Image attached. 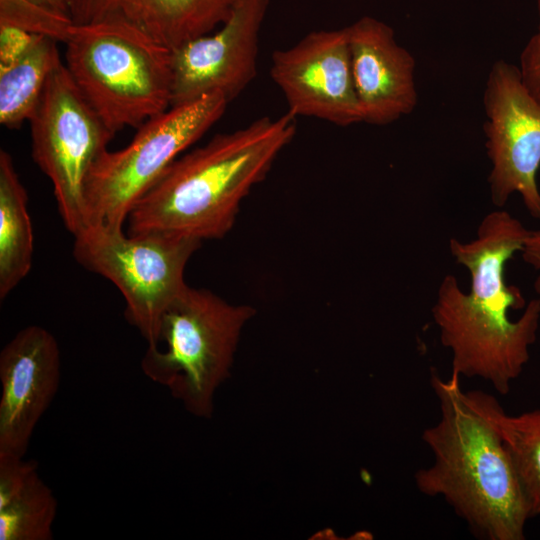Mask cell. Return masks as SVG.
<instances>
[{
	"label": "cell",
	"mask_w": 540,
	"mask_h": 540,
	"mask_svg": "<svg viewBox=\"0 0 540 540\" xmlns=\"http://www.w3.org/2000/svg\"><path fill=\"white\" fill-rule=\"evenodd\" d=\"M36 35L24 30L0 25V68L11 65L30 47Z\"/></svg>",
	"instance_id": "44dd1931"
},
{
	"label": "cell",
	"mask_w": 540,
	"mask_h": 540,
	"mask_svg": "<svg viewBox=\"0 0 540 540\" xmlns=\"http://www.w3.org/2000/svg\"><path fill=\"white\" fill-rule=\"evenodd\" d=\"M431 387L440 418L422 433L433 463L415 473L428 497H441L485 540H523L531 518L497 425L499 402L480 390H462L460 376L432 372Z\"/></svg>",
	"instance_id": "7a4b0ae2"
},
{
	"label": "cell",
	"mask_w": 540,
	"mask_h": 540,
	"mask_svg": "<svg viewBox=\"0 0 540 540\" xmlns=\"http://www.w3.org/2000/svg\"><path fill=\"white\" fill-rule=\"evenodd\" d=\"M362 120L387 125L410 114L418 96L416 62L385 22L364 16L346 27Z\"/></svg>",
	"instance_id": "4fadbf2b"
},
{
	"label": "cell",
	"mask_w": 540,
	"mask_h": 540,
	"mask_svg": "<svg viewBox=\"0 0 540 540\" xmlns=\"http://www.w3.org/2000/svg\"><path fill=\"white\" fill-rule=\"evenodd\" d=\"M497 425L531 518L540 515V409L509 415L499 404Z\"/></svg>",
	"instance_id": "ac0fdd59"
},
{
	"label": "cell",
	"mask_w": 540,
	"mask_h": 540,
	"mask_svg": "<svg viewBox=\"0 0 540 540\" xmlns=\"http://www.w3.org/2000/svg\"><path fill=\"white\" fill-rule=\"evenodd\" d=\"M29 123L33 159L50 179L62 221L75 235L86 226V178L115 134L82 95L63 61L51 72Z\"/></svg>",
	"instance_id": "ba28073f"
},
{
	"label": "cell",
	"mask_w": 540,
	"mask_h": 540,
	"mask_svg": "<svg viewBox=\"0 0 540 540\" xmlns=\"http://www.w3.org/2000/svg\"><path fill=\"white\" fill-rule=\"evenodd\" d=\"M57 43L36 35L20 58L0 68V123L3 126L17 128L29 121L51 72L62 61Z\"/></svg>",
	"instance_id": "e0dca14e"
},
{
	"label": "cell",
	"mask_w": 540,
	"mask_h": 540,
	"mask_svg": "<svg viewBox=\"0 0 540 540\" xmlns=\"http://www.w3.org/2000/svg\"><path fill=\"white\" fill-rule=\"evenodd\" d=\"M64 64L115 134L165 112L172 100V51L124 24H74Z\"/></svg>",
	"instance_id": "277c9868"
},
{
	"label": "cell",
	"mask_w": 540,
	"mask_h": 540,
	"mask_svg": "<svg viewBox=\"0 0 540 540\" xmlns=\"http://www.w3.org/2000/svg\"><path fill=\"white\" fill-rule=\"evenodd\" d=\"M296 118L288 111L258 118L179 156L129 213L128 234L225 236L242 200L294 138Z\"/></svg>",
	"instance_id": "3957f363"
},
{
	"label": "cell",
	"mask_w": 540,
	"mask_h": 540,
	"mask_svg": "<svg viewBox=\"0 0 540 540\" xmlns=\"http://www.w3.org/2000/svg\"><path fill=\"white\" fill-rule=\"evenodd\" d=\"M0 25L65 43L74 23L70 16L54 12L31 0H0Z\"/></svg>",
	"instance_id": "d6986e66"
},
{
	"label": "cell",
	"mask_w": 540,
	"mask_h": 540,
	"mask_svg": "<svg viewBox=\"0 0 540 540\" xmlns=\"http://www.w3.org/2000/svg\"><path fill=\"white\" fill-rule=\"evenodd\" d=\"M520 252L524 262L537 272L533 288L540 295V228L528 231Z\"/></svg>",
	"instance_id": "7402d4cb"
},
{
	"label": "cell",
	"mask_w": 540,
	"mask_h": 540,
	"mask_svg": "<svg viewBox=\"0 0 540 540\" xmlns=\"http://www.w3.org/2000/svg\"><path fill=\"white\" fill-rule=\"evenodd\" d=\"M200 245L185 237L125 235L123 228L88 225L74 235L73 255L120 290L127 319L150 343L162 313L187 285L185 267Z\"/></svg>",
	"instance_id": "52a82bcc"
},
{
	"label": "cell",
	"mask_w": 540,
	"mask_h": 540,
	"mask_svg": "<svg viewBox=\"0 0 540 540\" xmlns=\"http://www.w3.org/2000/svg\"><path fill=\"white\" fill-rule=\"evenodd\" d=\"M236 0H69L76 25L112 22L132 27L174 50L212 32L229 16Z\"/></svg>",
	"instance_id": "5bb4252c"
},
{
	"label": "cell",
	"mask_w": 540,
	"mask_h": 540,
	"mask_svg": "<svg viewBox=\"0 0 540 540\" xmlns=\"http://www.w3.org/2000/svg\"><path fill=\"white\" fill-rule=\"evenodd\" d=\"M537 7L540 19V0H537ZM518 68L524 86L540 103V21L537 32L521 52Z\"/></svg>",
	"instance_id": "ffe728a7"
},
{
	"label": "cell",
	"mask_w": 540,
	"mask_h": 540,
	"mask_svg": "<svg viewBox=\"0 0 540 540\" xmlns=\"http://www.w3.org/2000/svg\"><path fill=\"white\" fill-rule=\"evenodd\" d=\"M268 6L269 0H236L218 28L172 50L171 106L212 94L230 102L254 80Z\"/></svg>",
	"instance_id": "8fae6325"
},
{
	"label": "cell",
	"mask_w": 540,
	"mask_h": 540,
	"mask_svg": "<svg viewBox=\"0 0 540 540\" xmlns=\"http://www.w3.org/2000/svg\"><path fill=\"white\" fill-rule=\"evenodd\" d=\"M60 350L45 328L21 329L0 353V454L24 457L33 432L57 394Z\"/></svg>",
	"instance_id": "7c38bea8"
},
{
	"label": "cell",
	"mask_w": 540,
	"mask_h": 540,
	"mask_svg": "<svg viewBox=\"0 0 540 540\" xmlns=\"http://www.w3.org/2000/svg\"><path fill=\"white\" fill-rule=\"evenodd\" d=\"M528 231L499 209L484 216L471 241L451 238V255L468 270L470 290L447 274L431 308L441 344L451 353L452 373L481 378L501 395L528 363L540 325V298L526 303L505 280L506 264L521 251Z\"/></svg>",
	"instance_id": "6da1fadb"
},
{
	"label": "cell",
	"mask_w": 540,
	"mask_h": 540,
	"mask_svg": "<svg viewBox=\"0 0 540 540\" xmlns=\"http://www.w3.org/2000/svg\"><path fill=\"white\" fill-rule=\"evenodd\" d=\"M228 103L212 94L171 106L139 126L124 148L107 149L85 181L86 226L123 228L135 204L223 116Z\"/></svg>",
	"instance_id": "8992f818"
},
{
	"label": "cell",
	"mask_w": 540,
	"mask_h": 540,
	"mask_svg": "<svg viewBox=\"0 0 540 540\" xmlns=\"http://www.w3.org/2000/svg\"><path fill=\"white\" fill-rule=\"evenodd\" d=\"M28 195L12 157L0 151V298L4 299L29 273L33 231Z\"/></svg>",
	"instance_id": "2e32d148"
},
{
	"label": "cell",
	"mask_w": 540,
	"mask_h": 540,
	"mask_svg": "<svg viewBox=\"0 0 540 540\" xmlns=\"http://www.w3.org/2000/svg\"><path fill=\"white\" fill-rule=\"evenodd\" d=\"M255 310L186 285L162 313L141 369L197 417H210L240 333Z\"/></svg>",
	"instance_id": "5b68a950"
},
{
	"label": "cell",
	"mask_w": 540,
	"mask_h": 540,
	"mask_svg": "<svg viewBox=\"0 0 540 540\" xmlns=\"http://www.w3.org/2000/svg\"><path fill=\"white\" fill-rule=\"evenodd\" d=\"M270 75L288 112L337 126L363 122L345 28L316 30L274 51Z\"/></svg>",
	"instance_id": "30bf717a"
},
{
	"label": "cell",
	"mask_w": 540,
	"mask_h": 540,
	"mask_svg": "<svg viewBox=\"0 0 540 540\" xmlns=\"http://www.w3.org/2000/svg\"><path fill=\"white\" fill-rule=\"evenodd\" d=\"M483 105L491 201L502 208L517 193L529 215L540 220V103L524 86L519 68L498 60L488 74Z\"/></svg>",
	"instance_id": "9c48e42d"
},
{
	"label": "cell",
	"mask_w": 540,
	"mask_h": 540,
	"mask_svg": "<svg viewBox=\"0 0 540 540\" xmlns=\"http://www.w3.org/2000/svg\"><path fill=\"white\" fill-rule=\"evenodd\" d=\"M54 12L69 16V0H31Z\"/></svg>",
	"instance_id": "603a6c76"
},
{
	"label": "cell",
	"mask_w": 540,
	"mask_h": 540,
	"mask_svg": "<svg viewBox=\"0 0 540 540\" xmlns=\"http://www.w3.org/2000/svg\"><path fill=\"white\" fill-rule=\"evenodd\" d=\"M56 513L37 462L0 454V540H52Z\"/></svg>",
	"instance_id": "9a60e30c"
}]
</instances>
